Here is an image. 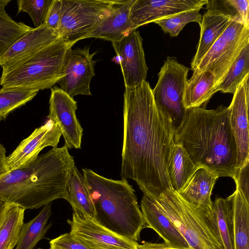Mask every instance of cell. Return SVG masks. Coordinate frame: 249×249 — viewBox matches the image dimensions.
I'll return each mask as SVG.
<instances>
[{
  "instance_id": "74e56055",
  "label": "cell",
  "mask_w": 249,
  "mask_h": 249,
  "mask_svg": "<svg viewBox=\"0 0 249 249\" xmlns=\"http://www.w3.org/2000/svg\"><path fill=\"white\" fill-rule=\"evenodd\" d=\"M138 249H180L171 247L166 244L156 243L149 242H144L139 244Z\"/></svg>"
},
{
  "instance_id": "6da1fadb",
  "label": "cell",
  "mask_w": 249,
  "mask_h": 249,
  "mask_svg": "<svg viewBox=\"0 0 249 249\" xmlns=\"http://www.w3.org/2000/svg\"><path fill=\"white\" fill-rule=\"evenodd\" d=\"M123 115L122 179L133 180L144 195L154 199L172 189L167 164L174 133L158 110L148 82L125 88Z\"/></svg>"
},
{
  "instance_id": "60d3db41",
  "label": "cell",
  "mask_w": 249,
  "mask_h": 249,
  "mask_svg": "<svg viewBox=\"0 0 249 249\" xmlns=\"http://www.w3.org/2000/svg\"><path fill=\"white\" fill-rule=\"evenodd\" d=\"M112 61L115 62L116 63L119 64L120 60L117 55L115 56L112 59Z\"/></svg>"
},
{
  "instance_id": "ac0fdd59",
  "label": "cell",
  "mask_w": 249,
  "mask_h": 249,
  "mask_svg": "<svg viewBox=\"0 0 249 249\" xmlns=\"http://www.w3.org/2000/svg\"><path fill=\"white\" fill-rule=\"evenodd\" d=\"M134 0H114L107 13L97 22L86 38L94 37L119 41L133 31L130 10Z\"/></svg>"
},
{
  "instance_id": "2e32d148",
  "label": "cell",
  "mask_w": 249,
  "mask_h": 249,
  "mask_svg": "<svg viewBox=\"0 0 249 249\" xmlns=\"http://www.w3.org/2000/svg\"><path fill=\"white\" fill-rule=\"evenodd\" d=\"M60 38L58 32L44 23L27 32L0 56L2 71L15 67L43 48Z\"/></svg>"
},
{
  "instance_id": "603a6c76",
  "label": "cell",
  "mask_w": 249,
  "mask_h": 249,
  "mask_svg": "<svg viewBox=\"0 0 249 249\" xmlns=\"http://www.w3.org/2000/svg\"><path fill=\"white\" fill-rule=\"evenodd\" d=\"M218 237L223 249H234L233 233L228 197H216L212 210L203 215Z\"/></svg>"
},
{
  "instance_id": "f35d334b",
  "label": "cell",
  "mask_w": 249,
  "mask_h": 249,
  "mask_svg": "<svg viewBox=\"0 0 249 249\" xmlns=\"http://www.w3.org/2000/svg\"><path fill=\"white\" fill-rule=\"evenodd\" d=\"M7 172L6 150L4 146L0 143V177Z\"/></svg>"
},
{
  "instance_id": "484cf974",
  "label": "cell",
  "mask_w": 249,
  "mask_h": 249,
  "mask_svg": "<svg viewBox=\"0 0 249 249\" xmlns=\"http://www.w3.org/2000/svg\"><path fill=\"white\" fill-rule=\"evenodd\" d=\"M197 168L183 147L175 143L167 164V174L172 189L179 192Z\"/></svg>"
},
{
  "instance_id": "e0dca14e",
  "label": "cell",
  "mask_w": 249,
  "mask_h": 249,
  "mask_svg": "<svg viewBox=\"0 0 249 249\" xmlns=\"http://www.w3.org/2000/svg\"><path fill=\"white\" fill-rule=\"evenodd\" d=\"M249 75L237 88L228 107L231 131L236 144L238 169L249 160Z\"/></svg>"
},
{
  "instance_id": "d6a6232c",
  "label": "cell",
  "mask_w": 249,
  "mask_h": 249,
  "mask_svg": "<svg viewBox=\"0 0 249 249\" xmlns=\"http://www.w3.org/2000/svg\"><path fill=\"white\" fill-rule=\"evenodd\" d=\"M52 0H18V14L21 12L27 13L31 17L35 28L45 23L46 15Z\"/></svg>"
},
{
  "instance_id": "9c48e42d",
  "label": "cell",
  "mask_w": 249,
  "mask_h": 249,
  "mask_svg": "<svg viewBox=\"0 0 249 249\" xmlns=\"http://www.w3.org/2000/svg\"><path fill=\"white\" fill-rule=\"evenodd\" d=\"M114 0H62V12L57 32L61 39L73 46L86 38Z\"/></svg>"
},
{
  "instance_id": "3957f363",
  "label": "cell",
  "mask_w": 249,
  "mask_h": 249,
  "mask_svg": "<svg viewBox=\"0 0 249 249\" xmlns=\"http://www.w3.org/2000/svg\"><path fill=\"white\" fill-rule=\"evenodd\" d=\"M73 157L66 145L54 147L30 163L0 177V200L36 209L64 198Z\"/></svg>"
},
{
  "instance_id": "f1b7e54d",
  "label": "cell",
  "mask_w": 249,
  "mask_h": 249,
  "mask_svg": "<svg viewBox=\"0 0 249 249\" xmlns=\"http://www.w3.org/2000/svg\"><path fill=\"white\" fill-rule=\"evenodd\" d=\"M249 44L242 50L222 81L214 89V93L233 94L237 88L249 74Z\"/></svg>"
},
{
  "instance_id": "ab89813d",
  "label": "cell",
  "mask_w": 249,
  "mask_h": 249,
  "mask_svg": "<svg viewBox=\"0 0 249 249\" xmlns=\"http://www.w3.org/2000/svg\"><path fill=\"white\" fill-rule=\"evenodd\" d=\"M4 204H5V202H4L2 205H1L0 206V222H1V217H2V215L3 210V207H4Z\"/></svg>"
},
{
  "instance_id": "e575fe53",
  "label": "cell",
  "mask_w": 249,
  "mask_h": 249,
  "mask_svg": "<svg viewBox=\"0 0 249 249\" xmlns=\"http://www.w3.org/2000/svg\"><path fill=\"white\" fill-rule=\"evenodd\" d=\"M62 12V0H52L49 7L45 23L46 26L57 32Z\"/></svg>"
},
{
  "instance_id": "d6986e66",
  "label": "cell",
  "mask_w": 249,
  "mask_h": 249,
  "mask_svg": "<svg viewBox=\"0 0 249 249\" xmlns=\"http://www.w3.org/2000/svg\"><path fill=\"white\" fill-rule=\"evenodd\" d=\"M218 178L208 169L198 167L177 193L197 212L205 215L212 210V192Z\"/></svg>"
},
{
  "instance_id": "836d02e7",
  "label": "cell",
  "mask_w": 249,
  "mask_h": 249,
  "mask_svg": "<svg viewBox=\"0 0 249 249\" xmlns=\"http://www.w3.org/2000/svg\"><path fill=\"white\" fill-rule=\"evenodd\" d=\"M50 249H89L74 238L69 233L61 234L51 240Z\"/></svg>"
},
{
  "instance_id": "4316f807",
  "label": "cell",
  "mask_w": 249,
  "mask_h": 249,
  "mask_svg": "<svg viewBox=\"0 0 249 249\" xmlns=\"http://www.w3.org/2000/svg\"><path fill=\"white\" fill-rule=\"evenodd\" d=\"M25 210L15 204L5 202L0 224V249H13L16 246Z\"/></svg>"
},
{
  "instance_id": "ba28073f",
  "label": "cell",
  "mask_w": 249,
  "mask_h": 249,
  "mask_svg": "<svg viewBox=\"0 0 249 249\" xmlns=\"http://www.w3.org/2000/svg\"><path fill=\"white\" fill-rule=\"evenodd\" d=\"M249 44V28L235 13L195 69L211 72L214 76L216 87L224 79L242 50Z\"/></svg>"
},
{
  "instance_id": "1f68e13d",
  "label": "cell",
  "mask_w": 249,
  "mask_h": 249,
  "mask_svg": "<svg viewBox=\"0 0 249 249\" xmlns=\"http://www.w3.org/2000/svg\"><path fill=\"white\" fill-rule=\"evenodd\" d=\"M199 10H192L179 13L154 22L159 25L164 32L171 36H177L184 27L191 22H196L200 25L202 16Z\"/></svg>"
},
{
  "instance_id": "8992f818",
  "label": "cell",
  "mask_w": 249,
  "mask_h": 249,
  "mask_svg": "<svg viewBox=\"0 0 249 249\" xmlns=\"http://www.w3.org/2000/svg\"><path fill=\"white\" fill-rule=\"evenodd\" d=\"M153 200L177 228L190 249H223L204 216L177 192L172 189L167 190Z\"/></svg>"
},
{
  "instance_id": "7402d4cb",
  "label": "cell",
  "mask_w": 249,
  "mask_h": 249,
  "mask_svg": "<svg viewBox=\"0 0 249 249\" xmlns=\"http://www.w3.org/2000/svg\"><path fill=\"white\" fill-rule=\"evenodd\" d=\"M72 207L73 213L81 217L95 218L96 212L83 174L75 165L70 173L64 198Z\"/></svg>"
},
{
  "instance_id": "5bb4252c",
  "label": "cell",
  "mask_w": 249,
  "mask_h": 249,
  "mask_svg": "<svg viewBox=\"0 0 249 249\" xmlns=\"http://www.w3.org/2000/svg\"><path fill=\"white\" fill-rule=\"evenodd\" d=\"M208 0H134L130 10L132 30L186 11L200 10Z\"/></svg>"
},
{
  "instance_id": "f546056e",
  "label": "cell",
  "mask_w": 249,
  "mask_h": 249,
  "mask_svg": "<svg viewBox=\"0 0 249 249\" xmlns=\"http://www.w3.org/2000/svg\"><path fill=\"white\" fill-rule=\"evenodd\" d=\"M38 90L21 88L0 89V121L15 109L32 100Z\"/></svg>"
},
{
  "instance_id": "7bdbcfd3",
  "label": "cell",
  "mask_w": 249,
  "mask_h": 249,
  "mask_svg": "<svg viewBox=\"0 0 249 249\" xmlns=\"http://www.w3.org/2000/svg\"><path fill=\"white\" fill-rule=\"evenodd\" d=\"M37 249H41V248H38Z\"/></svg>"
},
{
  "instance_id": "b9f144b4",
  "label": "cell",
  "mask_w": 249,
  "mask_h": 249,
  "mask_svg": "<svg viewBox=\"0 0 249 249\" xmlns=\"http://www.w3.org/2000/svg\"><path fill=\"white\" fill-rule=\"evenodd\" d=\"M4 202H3V201H1V200H0V206L1 205H2Z\"/></svg>"
},
{
  "instance_id": "d4e9b609",
  "label": "cell",
  "mask_w": 249,
  "mask_h": 249,
  "mask_svg": "<svg viewBox=\"0 0 249 249\" xmlns=\"http://www.w3.org/2000/svg\"><path fill=\"white\" fill-rule=\"evenodd\" d=\"M187 80L184 95V105L187 109L200 107L208 102L214 93L213 74L209 71L195 69Z\"/></svg>"
},
{
  "instance_id": "ffe728a7",
  "label": "cell",
  "mask_w": 249,
  "mask_h": 249,
  "mask_svg": "<svg viewBox=\"0 0 249 249\" xmlns=\"http://www.w3.org/2000/svg\"><path fill=\"white\" fill-rule=\"evenodd\" d=\"M206 5L207 11L202 16L196 52L191 64L192 71L224 32L233 16L213 6L209 0Z\"/></svg>"
},
{
  "instance_id": "8d00e7d4",
  "label": "cell",
  "mask_w": 249,
  "mask_h": 249,
  "mask_svg": "<svg viewBox=\"0 0 249 249\" xmlns=\"http://www.w3.org/2000/svg\"><path fill=\"white\" fill-rule=\"evenodd\" d=\"M225 6L233 8L241 18L244 25L249 28V0H226L222 1Z\"/></svg>"
},
{
  "instance_id": "52a82bcc",
  "label": "cell",
  "mask_w": 249,
  "mask_h": 249,
  "mask_svg": "<svg viewBox=\"0 0 249 249\" xmlns=\"http://www.w3.org/2000/svg\"><path fill=\"white\" fill-rule=\"evenodd\" d=\"M188 71L189 68L178 62L175 57L168 56L158 73L157 83L152 89L156 107L171 125L175 138L187 116L184 95Z\"/></svg>"
},
{
  "instance_id": "8fae6325",
  "label": "cell",
  "mask_w": 249,
  "mask_h": 249,
  "mask_svg": "<svg viewBox=\"0 0 249 249\" xmlns=\"http://www.w3.org/2000/svg\"><path fill=\"white\" fill-rule=\"evenodd\" d=\"M67 223L74 238L89 249H138V242L110 231L95 218L81 217L73 213Z\"/></svg>"
},
{
  "instance_id": "83f0119b",
  "label": "cell",
  "mask_w": 249,
  "mask_h": 249,
  "mask_svg": "<svg viewBox=\"0 0 249 249\" xmlns=\"http://www.w3.org/2000/svg\"><path fill=\"white\" fill-rule=\"evenodd\" d=\"M52 214L51 203L43 206L38 214L27 223H23L15 249H34L44 238L51 226L47 224Z\"/></svg>"
},
{
  "instance_id": "30bf717a",
  "label": "cell",
  "mask_w": 249,
  "mask_h": 249,
  "mask_svg": "<svg viewBox=\"0 0 249 249\" xmlns=\"http://www.w3.org/2000/svg\"><path fill=\"white\" fill-rule=\"evenodd\" d=\"M96 52L89 53V48H70L63 60L62 78L57 82L60 89L70 96L91 95L90 83L95 76L96 61L93 57Z\"/></svg>"
},
{
  "instance_id": "4fadbf2b",
  "label": "cell",
  "mask_w": 249,
  "mask_h": 249,
  "mask_svg": "<svg viewBox=\"0 0 249 249\" xmlns=\"http://www.w3.org/2000/svg\"><path fill=\"white\" fill-rule=\"evenodd\" d=\"M112 44L120 60L125 87L134 88L146 81L148 67L139 32L133 31Z\"/></svg>"
},
{
  "instance_id": "7a4b0ae2",
  "label": "cell",
  "mask_w": 249,
  "mask_h": 249,
  "mask_svg": "<svg viewBox=\"0 0 249 249\" xmlns=\"http://www.w3.org/2000/svg\"><path fill=\"white\" fill-rule=\"evenodd\" d=\"M197 167L219 177L234 179L238 172L237 150L231 131L228 107L188 109L186 121L175 138Z\"/></svg>"
},
{
  "instance_id": "cb8c5ba5",
  "label": "cell",
  "mask_w": 249,
  "mask_h": 249,
  "mask_svg": "<svg viewBox=\"0 0 249 249\" xmlns=\"http://www.w3.org/2000/svg\"><path fill=\"white\" fill-rule=\"evenodd\" d=\"M228 197L230 202L234 249H249V202L236 187Z\"/></svg>"
},
{
  "instance_id": "9a60e30c",
  "label": "cell",
  "mask_w": 249,
  "mask_h": 249,
  "mask_svg": "<svg viewBox=\"0 0 249 249\" xmlns=\"http://www.w3.org/2000/svg\"><path fill=\"white\" fill-rule=\"evenodd\" d=\"M61 136L57 124L48 120L44 125L36 128L28 137L22 141L7 157L8 172L32 162L45 147H56Z\"/></svg>"
},
{
  "instance_id": "277c9868",
  "label": "cell",
  "mask_w": 249,
  "mask_h": 249,
  "mask_svg": "<svg viewBox=\"0 0 249 249\" xmlns=\"http://www.w3.org/2000/svg\"><path fill=\"white\" fill-rule=\"evenodd\" d=\"M92 200L95 219L118 235L136 242L146 224L137 198L127 180H114L92 170L82 169Z\"/></svg>"
},
{
  "instance_id": "44dd1931",
  "label": "cell",
  "mask_w": 249,
  "mask_h": 249,
  "mask_svg": "<svg viewBox=\"0 0 249 249\" xmlns=\"http://www.w3.org/2000/svg\"><path fill=\"white\" fill-rule=\"evenodd\" d=\"M141 211L146 228L155 231L167 245L180 249H190L177 228L157 206L154 200L143 195L141 202Z\"/></svg>"
},
{
  "instance_id": "7c38bea8",
  "label": "cell",
  "mask_w": 249,
  "mask_h": 249,
  "mask_svg": "<svg viewBox=\"0 0 249 249\" xmlns=\"http://www.w3.org/2000/svg\"><path fill=\"white\" fill-rule=\"evenodd\" d=\"M77 102L58 87L51 88L48 118L59 127L69 149L81 148L83 129L77 118Z\"/></svg>"
},
{
  "instance_id": "5b68a950",
  "label": "cell",
  "mask_w": 249,
  "mask_h": 249,
  "mask_svg": "<svg viewBox=\"0 0 249 249\" xmlns=\"http://www.w3.org/2000/svg\"><path fill=\"white\" fill-rule=\"evenodd\" d=\"M72 46L59 38L15 67L2 71L0 85L38 91L52 87L62 78L64 57Z\"/></svg>"
},
{
  "instance_id": "d590c367",
  "label": "cell",
  "mask_w": 249,
  "mask_h": 249,
  "mask_svg": "<svg viewBox=\"0 0 249 249\" xmlns=\"http://www.w3.org/2000/svg\"><path fill=\"white\" fill-rule=\"evenodd\" d=\"M249 160L240 168L236 177L233 179L236 187L239 189L246 200L249 202Z\"/></svg>"
},
{
  "instance_id": "4dcf8cb0",
  "label": "cell",
  "mask_w": 249,
  "mask_h": 249,
  "mask_svg": "<svg viewBox=\"0 0 249 249\" xmlns=\"http://www.w3.org/2000/svg\"><path fill=\"white\" fill-rule=\"evenodd\" d=\"M33 28L14 20L4 9H0V56L19 37Z\"/></svg>"
}]
</instances>
